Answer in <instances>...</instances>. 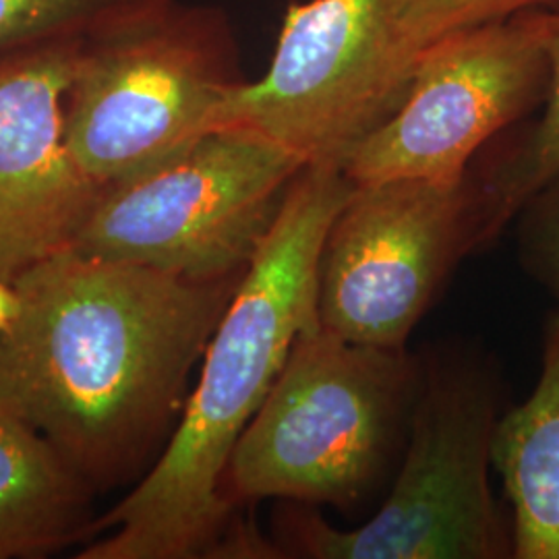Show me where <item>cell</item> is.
Wrapping results in <instances>:
<instances>
[{"label":"cell","mask_w":559,"mask_h":559,"mask_svg":"<svg viewBox=\"0 0 559 559\" xmlns=\"http://www.w3.org/2000/svg\"><path fill=\"white\" fill-rule=\"evenodd\" d=\"M549 13H520L425 48L399 112L346 158L344 175L353 185L466 179L480 152L547 98Z\"/></svg>","instance_id":"cell-9"},{"label":"cell","mask_w":559,"mask_h":559,"mask_svg":"<svg viewBox=\"0 0 559 559\" xmlns=\"http://www.w3.org/2000/svg\"><path fill=\"white\" fill-rule=\"evenodd\" d=\"M307 164L255 133L218 129L104 187L69 249L182 278L242 276Z\"/></svg>","instance_id":"cell-5"},{"label":"cell","mask_w":559,"mask_h":559,"mask_svg":"<svg viewBox=\"0 0 559 559\" xmlns=\"http://www.w3.org/2000/svg\"><path fill=\"white\" fill-rule=\"evenodd\" d=\"M500 369L483 355L425 362L399 479L378 514L340 531L313 506L280 516V556L311 559L514 558L512 520L489 485Z\"/></svg>","instance_id":"cell-4"},{"label":"cell","mask_w":559,"mask_h":559,"mask_svg":"<svg viewBox=\"0 0 559 559\" xmlns=\"http://www.w3.org/2000/svg\"><path fill=\"white\" fill-rule=\"evenodd\" d=\"M512 224L520 265L554 300L559 318V177L526 201Z\"/></svg>","instance_id":"cell-16"},{"label":"cell","mask_w":559,"mask_h":559,"mask_svg":"<svg viewBox=\"0 0 559 559\" xmlns=\"http://www.w3.org/2000/svg\"><path fill=\"white\" fill-rule=\"evenodd\" d=\"M92 485L0 404V559L40 558L90 533Z\"/></svg>","instance_id":"cell-12"},{"label":"cell","mask_w":559,"mask_h":559,"mask_svg":"<svg viewBox=\"0 0 559 559\" xmlns=\"http://www.w3.org/2000/svg\"><path fill=\"white\" fill-rule=\"evenodd\" d=\"M179 0H0V59L67 41L102 40Z\"/></svg>","instance_id":"cell-14"},{"label":"cell","mask_w":559,"mask_h":559,"mask_svg":"<svg viewBox=\"0 0 559 559\" xmlns=\"http://www.w3.org/2000/svg\"><path fill=\"white\" fill-rule=\"evenodd\" d=\"M355 185L342 166L307 164L203 350L179 427L147 477L90 533L115 531L81 559H189L218 551L233 508L224 468L300 332L320 323L318 267L330 224Z\"/></svg>","instance_id":"cell-2"},{"label":"cell","mask_w":559,"mask_h":559,"mask_svg":"<svg viewBox=\"0 0 559 559\" xmlns=\"http://www.w3.org/2000/svg\"><path fill=\"white\" fill-rule=\"evenodd\" d=\"M423 373L406 348L307 328L228 459L222 500L355 506L408 436Z\"/></svg>","instance_id":"cell-3"},{"label":"cell","mask_w":559,"mask_h":559,"mask_svg":"<svg viewBox=\"0 0 559 559\" xmlns=\"http://www.w3.org/2000/svg\"><path fill=\"white\" fill-rule=\"evenodd\" d=\"M85 46L67 41L0 59V270L9 282L69 249L100 195L64 138Z\"/></svg>","instance_id":"cell-10"},{"label":"cell","mask_w":559,"mask_h":559,"mask_svg":"<svg viewBox=\"0 0 559 559\" xmlns=\"http://www.w3.org/2000/svg\"><path fill=\"white\" fill-rule=\"evenodd\" d=\"M419 59L400 36L396 0L290 2L267 73L237 83L210 131H249L305 164L344 166L399 112Z\"/></svg>","instance_id":"cell-7"},{"label":"cell","mask_w":559,"mask_h":559,"mask_svg":"<svg viewBox=\"0 0 559 559\" xmlns=\"http://www.w3.org/2000/svg\"><path fill=\"white\" fill-rule=\"evenodd\" d=\"M20 295L0 270V332H7L20 316Z\"/></svg>","instance_id":"cell-17"},{"label":"cell","mask_w":559,"mask_h":559,"mask_svg":"<svg viewBox=\"0 0 559 559\" xmlns=\"http://www.w3.org/2000/svg\"><path fill=\"white\" fill-rule=\"evenodd\" d=\"M242 276L182 278L75 249L27 265L11 280L20 316L0 332V404L92 487L122 479L185 406Z\"/></svg>","instance_id":"cell-1"},{"label":"cell","mask_w":559,"mask_h":559,"mask_svg":"<svg viewBox=\"0 0 559 559\" xmlns=\"http://www.w3.org/2000/svg\"><path fill=\"white\" fill-rule=\"evenodd\" d=\"M240 81L228 20L175 4L85 46L67 96L69 152L100 189L133 179L210 133Z\"/></svg>","instance_id":"cell-6"},{"label":"cell","mask_w":559,"mask_h":559,"mask_svg":"<svg viewBox=\"0 0 559 559\" xmlns=\"http://www.w3.org/2000/svg\"><path fill=\"white\" fill-rule=\"evenodd\" d=\"M531 11H559V0H396V23L404 44L420 57L450 34Z\"/></svg>","instance_id":"cell-15"},{"label":"cell","mask_w":559,"mask_h":559,"mask_svg":"<svg viewBox=\"0 0 559 559\" xmlns=\"http://www.w3.org/2000/svg\"><path fill=\"white\" fill-rule=\"evenodd\" d=\"M493 468L512 508L516 559H559V318L543 332L540 376L533 394L496 427Z\"/></svg>","instance_id":"cell-11"},{"label":"cell","mask_w":559,"mask_h":559,"mask_svg":"<svg viewBox=\"0 0 559 559\" xmlns=\"http://www.w3.org/2000/svg\"><path fill=\"white\" fill-rule=\"evenodd\" d=\"M549 92L537 119L522 120L503 131L477 156L468 177L479 205L480 245H489L516 214L559 177V11L549 13Z\"/></svg>","instance_id":"cell-13"},{"label":"cell","mask_w":559,"mask_h":559,"mask_svg":"<svg viewBox=\"0 0 559 559\" xmlns=\"http://www.w3.org/2000/svg\"><path fill=\"white\" fill-rule=\"evenodd\" d=\"M477 249L471 177L355 185L321 247V328L348 342L404 348L454 265Z\"/></svg>","instance_id":"cell-8"}]
</instances>
